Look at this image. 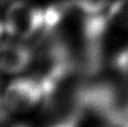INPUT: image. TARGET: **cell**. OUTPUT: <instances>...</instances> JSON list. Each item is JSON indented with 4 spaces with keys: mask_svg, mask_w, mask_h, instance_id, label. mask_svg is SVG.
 I'll return each instance as SVG.
<instances>
[{
    "mask_svg": "<svg viewBox=\"0 0 128 127\" xmlns=\"http://www.w3.org/2000/svg\"><path fill=\"white\" fill-rule=\"evenodd\" d=\"M44 10L26 0H14L6 13L4 26L8 34L22 39L33 38L42 34L44 29Z\"/></svg>",
    "mask_w": 128,
    "mask_h": 127,
    "instance_id": "obj_1",
    "label": "cell"
},
{
    "mask_svg": "<svg viewBox=\"0 0 128 127\" xmlns=\"http://www.w3.org/2000/svg\"><path fill=\"white\" fill-rule=\"evenodd\" d=\"M11 111H26L44 100L42 86L37 78H19L8 86L3 95Z\"/></svg>",
    "mask_w": 128,
    "mask_h": 127,
    "instance_id": "obj_2",
    "label": "cell"
},
{
    "mask_svg": "<svg viewBox=\"0 0 128 127\" xmlns=\"http://www.w3.org/2000/svg\"><path fill=\"white\" fill-rule=\"evenodd\" d=\"M33 51L24 44L4 42L0 44V70L8 74H17L30 66Z\"/></svg>",
    "mask_w": 128,
    "mask_h": 127,
    "instance_id": "obj_3",
    "label": "cell"
},
{
    "mask_svg": "<svg viewBox=\"0 0 128 127\" xmlns=\"http://www.w3.org/2000/svg\"><path fill=\"white\" fill-rule=\"evenodd\" d=\"M74 8L83 14H98L106 11L109 6V0H72Z\"/></svg>",
    "mask_w": 128,
    "mask_h": 127,
    "instance_id": "obj_4",
    "label": "cell"
},
{
    "mask_svg": "<svg viewBox=\"0 0 128 127\" xmlns=\"http://www.w3.org/2000/svg\"><path fill=\"white\" fill-rule=\"evenodd\" d=\"M10 109H8V105L4 102V98L0 96V123L3 121L8 119V114H10Z\"/></svg>",
    "mask_w": 128,
    "mask_h": 127,
    "instance_id": "obj_5",
    "label": "cell"
},
{
    "mask_svg": "<svg viewBox=\"0 0 128 127\" xmlns=\"http://www.w3.org/2000/svg\"><path fill=\"white\" fill-rule=\"evenodd\" d=\"M0 85H1V83H0Z\"/></svg>",
    "mask_w": 128,
    "mask_h": 127,
    "instance_id": "obj_6",
    "label": "cell"
}]
</instances>
